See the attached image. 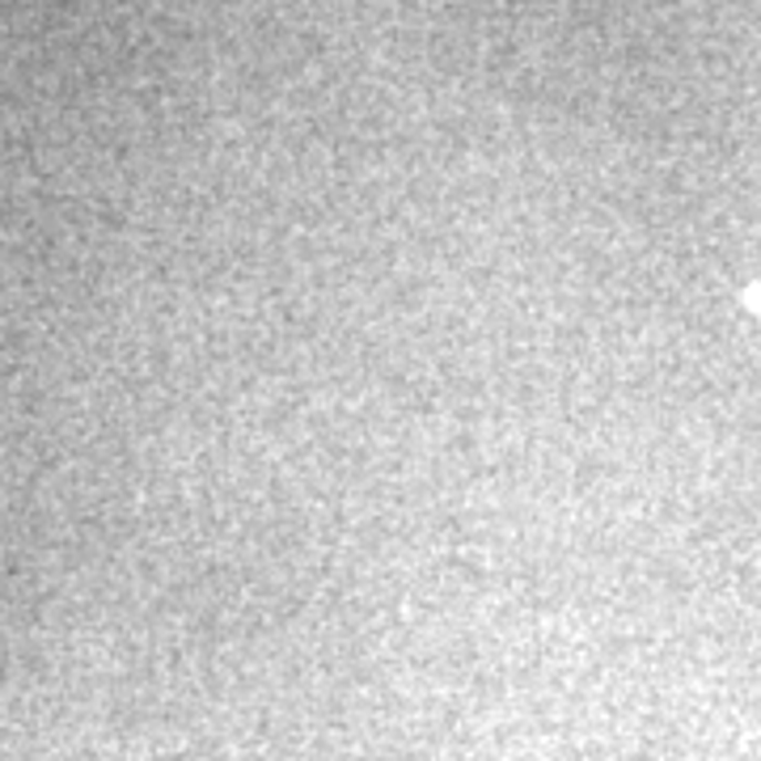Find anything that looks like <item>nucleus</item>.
<instances>
[{"label":"nucleus","instance_id":"nucleus-1","mask_svg":"<svg viewBox=\"0 0 761 761\" xmlns=\"http://www.w3.org/2000/svg\"><path fill=\"white\" fill-rule=\"evenodd\" d=\"M749 301H753V305H761V284L753 288V292H749Z\"/></svg>","mask_w":761,"mask_h":761}]
</instances>
